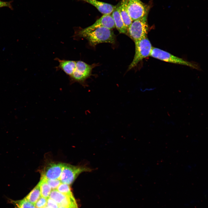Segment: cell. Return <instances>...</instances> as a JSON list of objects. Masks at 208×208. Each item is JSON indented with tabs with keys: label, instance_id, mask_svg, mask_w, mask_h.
<instances>
[{
	"label": "cell",
	"instance_id": "1",
	"mask_svg": "<svg viewBox=\"0 0 208 208\" xmlns=\"http://www.w3.org/2000/svg\"><path fill=\"white\" fill-rule=\"evenodd\" d=\"M74 36L86 38L92 47L102 43L113 44L115 41V36L113 31L103 27H98L90 31H86L83 29L76 30Z\"/></svg>",
	"mask_w": 208,
	"mask_h": 208
},
{
	"label": "cell",
	"instance_id": "2",
	"mask_svg": "<svg viewBox=\"0 0 208 208\" xmlns=\"http://www.w3.org/2000/svg\"><path fill=\"white\" fill-rule=\"evenodd\" d=\"M150 56L166 62L188 66L199 71L201 70L198 63L185 60L157 48L153 47Z\"/></svg>",
	"mask_w": 208,
	"mask_h": 208
},
{
	"label": "cell",
	"instance_id": "3",
	"mask_svg": "<svg viewBox=\"0 0 208 208\" xmlns=\"http://www.w3.org/2000/svg\"><path fill=\"white\" fill-rule=\"evenodd\" d=\"M134 42L135 54L133 61L129 66L128 70L135 66L143 59L150 56L153 47L147 36Z\"/></svg>",
	"mask_w": 208,
	"mask_h": 208
},
{
	"label": "cell",
	"instance_id": "4",
	"mask_svg": "<svg viewBox=\"0 0 208 208\" xmlns=\"http://www.w3.org/2000/svg\"><path fill=\"white\" fill-rule=\"evenodd\" d=\"M148 15L133 21L128 29L127 35L134 42L147 37L148 30Z\"/></svg>",
	"mask_w": 208,
	"mask_h": 208
},
{
	"label": "cell",
	"instance_id": "5",
	"mask_svg": "<svg viewBox=\"0 0 208 208\" xmlns=\"http://www.w3.org/2000/svg\"><path fill=\"white\" fill-rule=\"evenodd\" d=\"M92 170L90 168L85 166H75L64 164L59 179L62 183L70 185L80 174L84 172H90Z\"/></svg>",
	"mask_w": 208,
	"mask_h": 208
},
{
	"label": "cell",
	"instance_id": "6",
	"mask_svg": "<svg viewBox=\"0 0 208 208\" xmlns=\"http://www.w3.org/2000/svg\"><path fill=\"white\" fill-rule=\"evenodd\" d=\"M127 10L133 21L148 15L150 6L140 0H126Z\"/></svg>",
	"mask_w": 208,
	"mask_h": 208
},
{
	"label": "cell",
	"instance_id": "7",
	"mask_svg": "<svg viewBox=\"0 0 208 208\" xmlns=\"http://www.w3.org/2000/svg\"><path fill=\"white\" fill-rule=\"evenodd\" d=\"M93 67L81 61H76L75 69L72 75L70 76L71 80L77 82L83 86H87L86 81L91 75Z\"/></svg>",
	"mask_w": 208,
	"mask_h": 208
},
{
	"label": "cell",
	"instance_id": "8",
	"mask_svg": "<svg viewBox=\"0 0 208 208\" xmlns=\"http://www.w3.org/2000/svg\"><path fill=\"white\" fill-rule=\"evenodd\" d=\"M49 197L57 203L59 207L78 208L73 195L69 196L64 194L56 189L53 190L51 191Z\"/></svg>",
	"mask_w": 208,
	"mask_h": 208
},
{
	"label": "cell",
	"instance_id": "9",
	"mask_svg": "<svg viewBox=\"0 0 208 208\" xmlns=\"http://www.w3.org/2000/svg\"><path fill=\"white\" fill-rule=\"evenodd\" d=\"M64 164L55 162L49 164L41 171V177L49 179H59Z\"/></svg>",
	"mask_w": 208,
	"mask_h": 208
},
{
	"label": "cell",
	"instance_id": "10",
	"mask_svg": "<svg viewBox=\"0 0 208 208\" xmlns=\"http://www.w3.org/2000/svg\"><path fill=\"white\" fill-rule=\"evenodd\" d=\"M100 27H105L111 29L114 28L115 24L112 15L103 14L92 25L83 29L86 31H90Z\"/></svg>",
	"mask_w": 208,
	"mask_h": 208
},
{
	"label": "cell",
	"instance_id": "11",
	"mask_svg": "<svg viewBox=\"0 0 208 208\" xmlns=\"http://www.w3.org/2000/svg\"><path fill=\"white\" fill-rule=\"evenodd\" d=\"M89 3L95 7L101 13L103 14H111L116 5L99 1L97 0H78Z\"/></svg>",
	"mask_w": 208,
	"mask_h": 208
},
{
	"label": "cell",
	"instance_id": "12",
	"mask_svg": "<svg viewBox=\"0 0 208 208\" xmlns=\"http://www.w3.org/2000/svg\"><path fill=\"white\" fill-rule=\"evenodd\" d=\"M54 60L59 63L58 66L55 67L57 70L61 69L70 76L72 75L75 68L76 61L61 60L58 58H55Z\"/></svg>",
	"mask_w": 208,
	"mask_h": 208
},
{
	"label": "cell",
	"instance_id": "13",
	"mask_svg": "<svg viewBox=\"0 0 208 208\" xmlns=\"http://www.w3.org/2000/svg\"><path fill=\"white\" fill-rule=\"evenodd\" d=\"M112 14L115 27L118 30L120 33L127 35L128 29L125 25L120 12L119 3L116 5Z\"/></svg>",
	"mask_w": 208,
	"mask_h": 208
},
{
	"label": "cell",
	"instance_id": "14",
	"mask_svg": "<svg viewBox=\"0 0 208 208\" xmlns=\"http://www.w3.org/2000/svg\"><path fill=\"white\" fill-rule=\"evenodd\" d=\"M120 14L126 27L128 29L133 21L129 15L126 4V0H122L119 3Z\"/></svg>",
	"mask_w": 208,
	"mask_h": 208
},
{
	"label": "cell",
	"instance_id": "15",
	"mask_svg": "<svg viewBox=\"0 0 208 208\" xmlns=\"http://www.w3.org/2000/svg\"><path fill=\"white\" fill-rule=\"evenodd\" d=\"M38 183L40 187L41 196L48 198L51 191V188L47 183L46 178L41 177Z\"/></svg>",
	"mask_w": 208,
	"mask_h": 208
},
{
	"label": "cell",
	"instance_id": "16",
	"mask_svg": "<svg viewBox=\"0 0 208 208\" xmlns=\"http://www.w3.org/2000/svg\"><path fill=\"white\" fill-rule=\"evenodd\" d=\"M41 196L40 187L39 183L25 198L29 202L35 205Z\"/></svg>",
	"mask_w": 208,
	"mask_h": 208
},
{
	"label": "cell",
	"instance_id": "17",
	"mask_svg": "<svg viewBox=\"0 0 208 208\" xmlns=\"http://www.w3.org/2000/svg\"><path fill=\"white\" fill-rule=\"evenodd\" d=\"M9 203L12 204L15 208H35V206L28 201L25 197L18 200H15L8 199Z\"/></svg>",
	"mask_w": 208,
	"mask_h": 208
},
{
	"label": "cell",
	"instance_id": "18",
	"mask_svg": "<svg viewBox=\"0 0 208 208\" xmlns=\"http://www.w3.org/2000/svg\"><path fill=\"white\" fill-rule=\"evenodd\" d=\"M56 189L60 192L68 195H73L69 185L61 183Z\"/></svg>",
	"mask_w": 208,
	"mask_h": 208
},
{
	"label": "cell",
	"instance_id": "19",
	"mask_svg": "<svg viewBox=\"0 0 208 208\" xmlns=\"http://www.w3.org/2000/svg\"><path fill=\"white\" fill-rule=\"evenodd\" d=\"M47 198L41 196L34 206L36 208H44L47 206Z\"/></svg>",
	"mask_w": 208,
	"mask_h": 208
},
{
	"label": "cell",
	"instance_id": "20",
	"mask_svg": "<svg viewBox=\"0 0 208 208\" xmlns=\"http://www.w3.org/2000/svg\"><path fill=\"white\" fill-rule=\"evenodd\" d=\"M46 179L47 183L50 186L52 190L57 189L59 185L62 183L60 180L59 179H49L46 178Z\"/></svg>",
	"mask_w": 208,
	"mask_h": 208
},
{
	"label": "cell",
	"instance_id": "21",
	"mask_svg": "<svg viewBox=\"0 0 208 208\" xmlns=\"http://www.w3.org/2000/svg\"><path fill=\"white\" fill-rule=\"evenodd\" d=\"M47 205L51 208H59V207L57 203L50 198H47Z\"/></svg>",
	"mask_w": 208,
	"mask_h": 208
},
{
	"label": "cell",
	"instance_id": "22",
	"mask_svg": "<svg viewBox=\"0 0 208 208\" xmlns=\"http://www.w3.org/2000/svg\"><path fill=\"white\" fill-rule=\"evenodd\" d=\"M12 1H4L0 0V8L3 7H8L11 10H13V8L12 5Z\"/></svg>",
	"mask_w": 208,
	"mask_h": 208
},
{
	"label": "cell",
	"instance_id": "23",
	"mask_svg": "<svg viewBox=\"0 0 208 208\" xmlns=\"http://www.w3.org/2000/svg\"><path fill=\"white\" fill-rule=\"evenodd\" d=\"M44 208H51L47 206H46Z\"/></svg>",
	"mask_w": 208,
	"mask_h": 208
},
{
	"label": "cell",
	"instance_id": "24",
	"mask_svg": "<svg viewBox=\"0 0 208 208\" xmlns=\"http://www.w3.org/2000/svg\"><path fill=\"white\" fill-rule=\"evenodd\" d=\"M59 208H65V207H59Z\"/></svg>",
	"mask_w": 208,
	"mask_h": 208
},
{
	"label": "cell",
	"instance_id": "25",
	"mask_svg": "<svg viewBox=\"0 0 208 208\" xmlns=\"http://www.w3.org/2000/svg\"></svg>",
	"mask_w": 208,
	"mask_h": 208
}]
</instances>
